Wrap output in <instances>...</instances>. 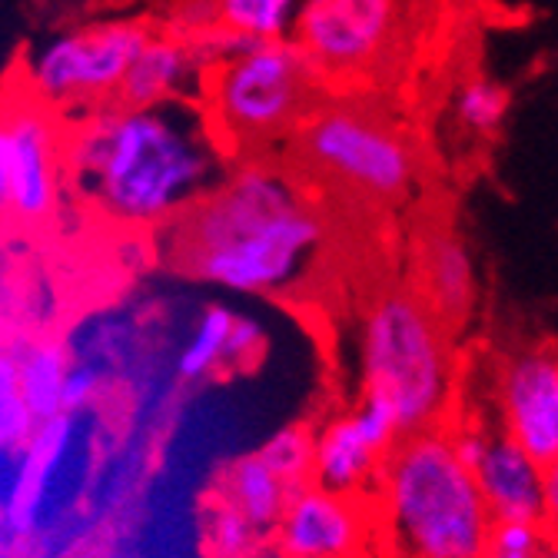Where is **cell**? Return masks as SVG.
<instances>
[{"instance_id": "obj_27", "label": "cell", "mask_w": 558, "mask_h": 558, "mask_svg": "<svg viewBox=\"0 0 558 558\" xmlns=\"http://www.w3.org/2000/svg\"><path fill=\"white\" fill-rule=\"evenodd\" d=\"M542 525L558 538V462L545 465V496H542Z\"/></svg>"}, {"instance_id": "obj_30", "label": "cell", "mask_w": 558, "mask_h": 558, "mask_svg": "<svg viewBox=\"0 0 558 558\" xmlns=\"http://www.w3.org/2000/svg\"><path fill=\"white\" fill-rule=\"evenodd\" d=\"M360 558H383V555H373V551H366V555H360Z\"/></svg>"}, {"instance_id": "obj_22", "label": "cell", "mask_w": 558, "mask_h": 558, "mask_svg": "<svg viewBox=\"0 0 558 558\" xmlns=\"http://www.w3.org/2000/svg\"><path fill=\"white\" fill-rule=\"evenodd\" d=\"M37 429V418L17 379V360L0 345V456H17Z\"/></svg>"}, {"instance_id": "obj_3", "label": "cell", "mask_w": 558, "mask_h": 558, "mask_svg": "<svg viewBox=\"0 0 558 558\" xmlns=\"http://www.w3.org/2000/svg\"><path fill=\"white\" fill-rule=\"evenodd\" d=\"M366 502L383 558H482L496 522L446 426L402 436Z\"/></svg>"}, {"instance_id": "obj_7", "label": "cell", "mask_w": 558, "mask_h": 558, "mask_svg": "<svg viewBox=\"0 0 558 558\" xmlns=\"http://www.w3.org/2000/svg\"><path fill=\"white\" fill-rule=\"evenodd\" d=\"M296 130L306 163L345 190L379 203L412 193L415 154L389 123L356 107H313Z\"/></svg>"}, {"instance_id": "obj_19", "label": "cell", "mask_w": 558, "mask_h": 558, "mask_svg": "<svg viewBox=\"0 0 558 558\" xmlns=\"http://www.w3.org/2000/svg\"><path fill=\"white\" fill-rule=\"evenodd\" d=\"M17 360V379L24 389V399L34 412L37 423L53 415H66L63 409V396H66V379L74 373V360L63 349V342L57 339H31L27 345L14 349Z\"/></svg>"}, {"instance_id": "obj_15", "label": "cell", "mask_w": 558, "mask_h": 558, "mask_svg": "<svg viewBox=\"0 0 558 558\" xmlns=\"http://www.w3.org/2000/svg\"><path fill=\"white\" fill-rule=\"evenodd\" d=\"M263 326L253 316L236 313L227 303H209L190 326L177 356V376L183 383H203L227 369L250 366L263 353Z\"/></svg>"}, {"instance_id": "obj_9", "label": "cell", "mask_w": 558, "mask_h": 558, "mask_svg": "<svg viewBox=\"0 0 558 558\" xmlns=\"http://www.w3.org/2000/svg\"><path fill=\"white\" fill-rule=\"evenodd\" d=\"M0 177H4V217L17 227L53 220L63 193V133L47 107L17 97L0 107Z\"/></svg>"}, {"instance_id": "obj_23", "label": "cell", "mask_w": 558, "mask_h": 558, "mask_svg": "<svg viewBox=\"0 0 558 558\" xmlns=\"http://www.w3.org/2000/svg\"><path fill=\"white\" fill-rule=\"evenodd\" d=\"M259 459L283 478L290 488L310 485L313 469V426H283L276 429L259 449Z\"/></svg>"}, {"instance_id": "obj_2", "label": "cell", "mask_w": 558, "mask_h": 558, "mask_svg": "<svg viewBox=\"0 0 558 558\" xmlns=\"http://www.w3.org/2000/svg\"><path fill=\"white\" fill-rule=\"evenodd\" d=\"M170 263L236 296H290L326 250V220L310 193L263 157L233 163L186 214L160 230Z\"/></svg>"}, {"instance_id": "obj_13", "label": "cell", "mask_w": 558, "mask_h": 558, "mask_svg": "<svg viewBox=\"0 0 558 558\" xmlns=\"http://www.w3.org/2000/svg\"><path fill=\"white\" fill-rule=\"evenodd\" d=\"M209 34L180 37L170 31H154L126 66L117 104L157 107L170 100H199L206 74L217 66V50Z\"/></svg>"}, {"instance_id": "obj_12", "label": "cell", "mask_w": 558, "mask_h": 558, "mask_svg": "<svg viewBox=\"0 0 558 558\" xmlns=\"http://www.w3.org/2000/svg\"><path fill=\"white\" fill-rule=\"evenodd\" d=\"M269 538L283 558H360L373 548V512L366 499L303 485L290 496Z\"/></svg>"}, {"instance_id": "obj_8", "label": "cell", "mask_w": 558, "mask_h": 558, "mask_svg": "<svg viewBox=\"0 0 558 558\" xmlns=\"http://www.w3.org/2000/svg\"><path fill=\"white\" fill-rule=\"evenodd\" d=\"M402 27V0H300L290 40L319 81L366 77Z\"/></svg>"}, {"instance_id": "obj_10", "label": "cell", "mask_w": 558, "mask_h": 558, "mask_svg": "<svg viewBox=\"0 0 558 558\" xmlns=\"http://www.w3.org/2000/svg\"><path fill=\"white\" fill-rule=\"evenodd\" d=\"M399 439L392 415L383 405L356 399V405L313 429L310 485L349 499H369L376 475Z\"/></svg>"}, {"instance_id": "obj_1", "label": "cell", "mask_w": 558, "mask_h": 558, "mask_svg": "<svg viewBox=\"0 0 558 558\" xmlns=\"http://www.w3.org/2000/svg\"><path fill=\"white\" fill-rule=\"evenodd\" d=\"M227 147L199 100L107 104L70 123L63 173L104 220L160 233L227 170Z\"/></svg>"}, {"instance_id": "obj_4", "label": "cell", "mask_w": 558, "mask_h": 558, "mask_svg": "<svg viewBox=\"0 0 558 558\" xmlns=\"http://www.w3.org/2000/svg\"><path fill=\"white\" fill-rule=\"evenodd\" d=\"M360 399L383 405L399 436L439 429L452 402L456 363L446 326L409 290L383 293L360 323Z\"/></svg>"}, {"instance_id": "obj_28", "label": "cell", "mask_w": 558, "mask_h": 558, "mask_svg": "<svg viewBox=\"0 0 558 558\" xmlns=\"http://www.w3.org/2000/svg\"><path fill=\"white\" fill-rule=\"evenodd\" d=\"M538 558H558V538H551V542L545 545V551H542Z\"/></svg>"}, {"instance_id": "obj_29", "label": "cell", "mask_w": 558, "mask_h": 558, "mask_svg": "<svg viewBox=\"0 0 558 558\" xmlns=\"http://www.w3.org/2000/svg\"><path fill=\"white\" fill-rule=\"evenodd\" d=\"M0 217H4V177H0Z\"/></svg>"}, {"instance_id": "obj_5", "label": "cell", "mask_w": 558, "mask_h": 558, "mask_svg": "<svg viewBox=\"0 0 558 558\" xmlns=\"http://www.w3.org/2000/svg\"><path fill=\"white\" fill-rule=\"evenodd\" d=\"M319 84L290 37L256 40L209 70L199 104L227 154L263 150L272 140L296 133L313 110Z\"/></svg>"}, {"instance_id": "obj_21", "label": "cell", "mask_w": 558, "mask_h": 558, "mask_svg": "<svg viewBox=\"0 0 558 558\" xmlns=\"http://www.w3.org/2000/svg\"><path fill=\"white\" fill-rule=\"evenodd\" d=\"M266 538L220 496L203 509V548L209 558H259Z\"/></svg>"}, {"instance_id": "obj_16", "label": "cell", "mask_w": 558, "mask_h": 558, "mask_svg": "<svg viewBox=\"0 0 558 558\" xmlns=\"http://www.w3.org/2000/svg\"><path fill=\"white\" fill-rule=\"evenodd\" d=\"M70 439H74V415H53L37 423L34 436L17 452V475L8 496V522L17 535L37 525L47 485L66 459Z\"/></svg>"}, {"instance_id": "obj_20", "label": "cell", "mask_w": 558, "mask_h": 558, "mask_svg": "<svg viewBox=\"0 0 558 558\" xmlns=\"http://www.w3.org/2000/svg\"><path fill=\"white\" fill-rule=\"evenodd\" d=\"M217 27L250 40H283L293 31L300 0H214Z\"/></svg>"}, {"instance_id": "obj_17", "label": "cell", "mask_w": 558, "mask_h": 558, "mask_svg": "<svg viewBox=\"0 0 558 558\" xmlns=\"http://www.w3.org/2000/svg\"><path fill=\"white\" fill-rule=\"evenodd\" d=\"M423 303L442 326H462L475 306V266L456 233H433L423 243Z\"/></svg>"}, {"instance_id": "obj_25", "label": "cell", "mask_w": 558, "mask_h": 558, "mask_svg": "<svg viewBox=\"0 0 558 558\" xmlns=\"http://www.w3.org/2000/svg\"><path fill=\"white\" fill-rule=\"evenodd\" d=\"M459 120L472 130H496L509 113V94L493 81H469L459 90Z\"/></svg>"}, {"instance_id": "obj_14", "label": "cell", "mask_w": 558, "mask_h": 558, "mask_svg": "<svg viewBox=\"0 0 558 558\" xmlns=\"http://www.w3.org/2000/svg\"><path fill=\"white\" fill-rule=\"evenodd\" d=\"M469 472L478 485L488 515L496 522H502V519L542 522L545 465H538L499 426H485L482 452Z\"/></svg>"}, {"instance_id": "obj_24", "label": "cell", "mask_w": 558, "mask_h": 558, "mask_svg": "<svg viewBox=\"0 0 558 558\" xmlns=\"http://www.w3.org/2000/svg\"><path fill=\"white\" fill-rule=\"evenodd\" d=\"M548 542H551V535L542 522L502 519V522H493V529H488L482 558H538Z\"/></svg>"}, {"instance_id": "obj_26", "label": "cell", "mask_w": 558, "mask_h": 558, "mask_svg": "<svg viewBox=\"0 0 558 558\" xmlns=\"http://www.w3.org/2000/svg\"><path fill=\"white\" fill-rule=\"evenodd\" d=\"M97 389H100V373L77 363L74 373H70V379H66V396H63L66 415H74V412H81L84 405H90L94 396H97Z\"/></svg>"}, {"instance_id": "obj_6", "label": "cell", "mask_w": 558, "mask_h": 558, "mask_svg": "<svg viewBox=\"0 0 558 558\" xmlns=\"http://www.w3.org/2000/svg\"><path fill=\"white\" fill-rule=\"evenodd\" d=\"M150 34L154 27L140 17H107L50 34L24 60L27 97L74 120L113 104L126 66Z\"/></svg>"}, {"instance_id": "obj_18", "label": "cell", "mask_w": 558, "mask_h": 558, "mask_svg": "<svg viewBox=\"0 0 558 558\" xmlns=\"http://www.w3.org/2000/svg\"><path fill=\"white\" fill-rule=\"evenodd\" d=\"M293 493L296 488H290L283 478H279L259 459V452H250V456H240L236 462H230L220 478V488H217V496L223 502H230L263 535L272 532V525L279 522V515H283Z\"/></svg>"}, {"instance_id": "obj_11", "label": "cell", "mask_w": 558, "mask_h": 558, "mask_svg": "<svg viewBox=\"0 0 558 558\" xmlns=\"http://www.w3.org/2000/svg\"><path fill=\"white\" fill-rule=\"evenodd\" d=\"M499 429L538 465L558 462V353L529 345L512 353L496 376Z\"/></svg>"}]
</instances>
